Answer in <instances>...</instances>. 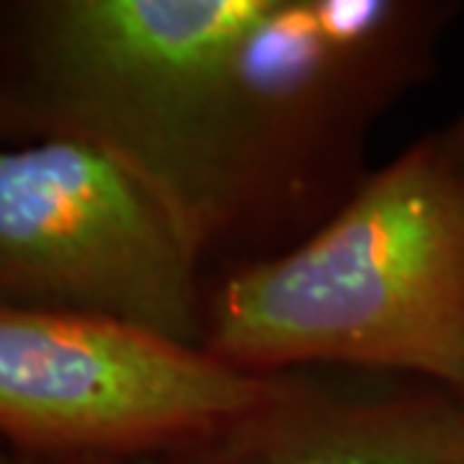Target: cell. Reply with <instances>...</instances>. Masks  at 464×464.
<instances>
[{"instance_id":"6","label":"cell","mask_w":464,"mask_h":464,"mask_svg":"<svg viewBox=\"0 0 464 464\" xmlns=\"http://www.w3.org/2000/svg\"><path fill=\"white\" fill-rule=\"evenodd\" d=\"M170 464H464V405L433 382L356 372L276 374L271 395Z\"/></svg>"},{"instance_id":"8","label":"cell","mask_w":464,"mask_h":464,"mask_svg":"<svg viewBox=\"0 0 464 464\" xmlns=\"http://www.w3.org/2000/svg\"><path fill=\"white\" fill-rule=\"evenodd\" d=\"M109 464H170L166 454H158V457H134V459H119V462Z\"/></svg>"},{"instance_id":"5","label":"cell","mask_w":464,"mask_h":464,"mask_svg":"<svg viewBox=\"0 0 464 464\" xmlns=\"http://www.w3.org/2000/svg\"><path fill=\"white\" fill-rule=\"evenodd\" d=\"M276 374L93 317L0 307V441L24 459L173 454L261 405Z\"/></svg>"},{"instance_id":"11","label":"cell","mask_w":464,"mask_h":464,"mask_svg":"<svg viewBox=\"0 0 464 464\" xmlns=\"http://www.w3.org/2000/svg\"><path fill=\"white\" fill-rule=\"evenodd\" d=\"M457 398L462 400V405H464V390H462V392H459V395H457Z\"/></svg>"},{"instance_id":"4","label":"cell","mask_w":464,"mask_h":464,"mask_svg":"<svg viewBox=\"0 0 464 464\" xmlns=\"http://www.w3.org/2000/svg\"><path fill=\"white\" fill-rule=\"evenodd\" d=\"M209 271L179 209L81 142L0 145V307L201 348Z\"/></svg>"},{"instance_id":"2","label":"cell","mask_w":464,"mask_h":464,"mask_svg":"<svg viewBox=\"0 0 464 464\" xmlns=\"http://www.w3.org/2000/svg\"><path fill=\"white\" fill-rule=\"evenodd\" d=\"M201 348L246 374L356 369L464 390V166L444 130L315 232L212 282Z\"/></svg>"},{"instance_id":"1","label":"cell","mask_w":464,"mask_h":464,"mask_svg":"<svg viewBox=\"0 0 464 464\" xmlns=\"http://www.w3.org/2000/svg\"><path fill=\"white\" fill-rule=\"evenodd\" d=\"M454 0H264L212 67L176 204L207 271L274 258L372 173L369 140L431 78Z\"/></svg>"},{"instance_id":"10","label":"cell","mask_w":464,"mask_h":464,"mask_svg":"<svg viewBox=\"0 0 464 464\" xmlns=\"http://www.w3.org/2000/svg\"><path fill=\"white\" fill-rule=\"evenodd\" d=\"M21 464H81V462H47V459H24Z\"/></svg>"},{"instance_id":"9","label":"cell","mask_w":464,"mask_h":464,"mask_svg":"<svg viewBox=\"0 0 464 464\" xmlns=\"http://www.w3.org/2000/svg\"><path fill=\"white\" fill-rule=\"evenodd\" d=\"M21 462H24V459L18 457L16 451H14L11 447H5V444L0 441V464H21Z\"/></svg>"},{"instance_id":"7","label":"cell","mask_w":464,"mask_h":464,"mask_svg":"<svg viewBox=\"0 0 464 464\" xmlns=\"http://www.w3.org/2000/svg\"><path fill=\"white\" fill-rule=\"evenodd\" d=\"M444 130V134H447L449 145H451V150L457 152V158H459V163L464 166V106L459 114L454 116L449 124H444L441 127Z\"/></svg>"},{"instance_id":"3","label":"cell","mask_w":464,"mask_h":464,"mask_svg":"<svg viewBox=\"0 0 464 464\" xmlns=\"http://www.w3.org/2000/svg\"><path fill=\"white\" fill-rule=\"evenodd\" d=\"M261 8L264 0L0 3V145L81 142L176 207L204 85Z\"/></svg>"}]
</instances>
